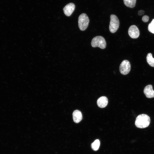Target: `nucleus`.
I'll list each match as a JSON object with an SVG mask.
<instances>
[{
    "mask_svg": "<svg viewBox=\"0 0 154 154\" xmlns=\"http://www.w3.org/2000/svg\"><path fill=\"white\" fill-rule=\"evenodd\" d=\"M145 11L143 10H140L138 12V14L139 15H141L144 14Z\"/></svg>",
    "mask_w": 154,
    "mask_h": 154,
    "instance_id": "obj_16",
    "label": "nucleus"
},
{
    "mask_svg": "<svg viewBox=\"0 0 154 154\" xmlns=\"http://www.w3.org/2000/svg\"><path fill=\"white\" fill-rule=\"evenodd\" d=\"M149 20V17L146 15L143 16L142 18V20L144 22H147Z\"/></svg>",
    "mask_w": 154,
    "mask_h": 154,
    "instance_id": "obj_15",
    "label": "nucleus"
},
{
    "mask_svg": "<svg viewBox=\"0 0 154 154\" xmlns=\"http://www.w3.org/2000/svg\"><path fill=\"white\" fill-rule=\"evenodd\" d=\"M128 33L130 37L133 38H137L139 35V30L137 27L135 25H132L129 27Z\"/></svg>",
    "mask_w": 154,
    "mask_h": 154,
    "instance_id": "obj_6",
    "label": "nucleus"
},
{
    "mask_svg": "<svg viewBox=\"0 0 154 154\" xmlns=\"http://www.w3.org/2000/svg\"><path fill=\"white\" fill-rule=\"evenodd\" d=\"M89 19L87 15L84 13L81 14L78 18V27L80 30L83 31L87 28Z\"/></svg>",
    "mask_w": 154,
    "mask_h": 154,
    "instance_id": "obj_3",
    "label": "nucleus"
},
{
    "mask_svg": "<svg viewBox=\"0 0 154 154\" xmlns=\"http://www.w3.org/2000/svg\"><path fill=\"white\" fill-rule=\"evenodd\" d=\"M148 30L149 32L154 34V19L149 24L148 26Z\"/></svg>",
    "mask_w": 154,
    "mask_h": 154,
    "instance_id": "obj_14",
    "label": "nucleus"
},
{
    "mask_svg": "<svg viewBox=\"0 0 154 154\" xmlns=\"http://www.w3.org/2000/svg\"><path fill=\"white\" fill-rule=\"evenodd\" d=\"M75 8L74 4L73 3H70L66 5L63 8V11L65 14L67 16H69L72 14Z\"/></svg>",
    "mask_w": 154,
    "mask_h": 154,
    "instance_id": "obj_7",
    "label": "nucleus"
},
{
    "mask_svg": "<svg viewBox=\"0 0 154 154\" xmlns=\"http://www.w3.org/2000/svg\"><path fill=\"white\" fill-rule=\"evenodd\" d=\"M124 4L127 7L132 8L135 5L136 0H123Z\"/></svg>",
    "mask_w": 154,
    "mask_h": 154,
    "instance_id": "obj_11",
    "label": "nucleus"
},
{
    "mask_svg": "<svg viewBox=\"0 0 154 154\" xmlns=\"http://www.w3.org/2000/svg\"><path fill=\"white\" fill-rule=\"evenodd\" d=\"M97 102L99 107L102 108H104L107 105L108 100L106 97L102 96L98 99Z\"/></svg>",
    "mask_w": 154,
    "mask_h": 154,
    "instance_id": "obj_10",
    "label": "nucleus"
},
{
    "mask_svg": "<svg viewBox=\"0 0 154 154\" xmlns=\"http://www.w3.org/2000/svg\"><path fill=\"white\" fill-rule=\"evenodd\" d=\"M146 59L147 62L149 65L154 67V58L153 57L152 54L149 53L147 54Z\"/></svg>",
    "mask_w": 154,
    "mask_h": 154,
    "instance_id": "obj_12",
    "label": "nucleus"
},
{
    "mask_svg": "<svg viewBox=\"0 0 154 154\" xmlns=\"http://www.w3.org/2000/svg\"><path fill=\"white\" fill-rule=\"evenodd\" d=\"M100 146V141L99 139H96L91 145L92 149L95 151H97Z\"/></svg>",
    "mask_w": 154,
    "mask_h": 154,
    "instance_id": "obj_13",
    "label": "nucleus"
},
{
    "mask_svg": "<svg viewBox=\"0 0 154 154\" xmlns=\"http://www.w3.org/2000/svg\"><path fill=\"white\" fill-rule=\"evenodd\" d=\"M131 67L129 62L127 60H124L120 64L119 68L120 72L123 75H126L129 72Z\"/></svg>",
    "mask_w": 154,
    "mask_h": 154,
    "instance_id": "obj_5",
    "label": "nucleus"
},
{
    "mask_svg": "<svg viewBox=\"0 0 154 154\" xmlns=\"http://www.w3.org/2000/svg\"><path fill=\"white\" fill-rule=\"evenodd\" d=\"M91 44L93 47H99L101 49H104L106 46V41L104 38L101 36H97L92 39Z\"/></svg>",
    "mask_w": 154,
    "mask_h": 154,
    "instance_id": "obj_2",
    "label": "nucleus"
},
{
    "mask_svg": "<svg viewBox=\"0 0 154 154\" xmlns=\"http://www.w3.org/2000/svg\"><path fill=\"white\" fill-rule=\"evenodd\" d=\"M150 122L149 117L146 114H142L138 115L137 117L135 124L138 128H144L149 126Z\"/></svg>",
    "mask_w": 154,
    "mask_h": 154,
    "instance_id": "obj_1",
    "label": "nucleus"
},
{
    "mask_svg": "<svg viewBox=\"0 0 154 154\" xmlns=\"http://www.w3.org/2000/svg\"><path fill=\"white\" fill-rule=\"evenodd\" d=\"M110 17L109 30L111 33H114L119 28V21L117 17L114 15H111Z\"/></svg>",
    "mask_w": 154,
    "mask_h": 154,
    "instance_id": "obj_4",
    "label": "nucleus"
},
{
    "mask_svg": "<svg viewBox=\"0 0 154 154\" xmlns=\"http://www.w3.org/2000/svg\"><path fill=\"white\" fill-rule=\"evenodd\" d=\"M73 119L74 122L76 123H79L82 119L81 112L78 110H74L72 114Z\"/></svg>",
    "mask_w": 154,
    "mask_h": 154,
    "instance_id": "obj_9",
    "label": "nucleus"
},
{
    "mask_svg": "<svg viewBox=\"0 0 154 154\" xmlns=\"http://www.w3.org/2000/svg\"><path fill=\"white\" fill-rule=\"evenodd\" d=\"M143 92L147 98L154 97V90L151 85H149L146 86L144 89Z\"/></svg>",
    "mask_w": 154,
    "mask_h": 154,
    "instance_id": "obj_8",
    "label": "nucleus"
}]
</instances>
